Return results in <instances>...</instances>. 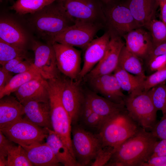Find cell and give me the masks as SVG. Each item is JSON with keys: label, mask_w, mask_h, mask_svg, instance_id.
<instances>
[{"label": "cell", "mask_w": 166, "mask_h": 166, "mask_svg": "<svg viewBox=\"0 0 166 166\" xmlns=\"http://www.w3.org/2000/svg\"><path fill=\"white\" fill-rule=\"evenodd\" d=\"M137 24L145 28L154 18L158 6L156 0H128L126 2Z\"/></svg>", "instance_id": "cb8c5ba5"}, {"label": "cell", "mask_w": 166, "mask_h": 166, "mask_svg": "<svg viewBox=\"0 0 166 166\" xmlns=\"http://www.w3.org/2000/svg\"><path fill=\"white\" fill-rule=\"evenodd\" d=\"M141 60L129 51L125 45L121 50L117 66L131 74L145 78Z\"/></svg>", "instance_id": "83f0119b"}, {"label": "cell", "mask_w": 166, "mask_h": 166, "mask_svg": "<svg viewBox=\"0 0 166 166\" xmlns=\"http://www.w3.org/2000/svg\"><path fill=\"white\" fill-rule=\"evenodd\" d=\"M34 67L33 62L28 58L19 63L14 68L12 73L17 74L24 73L29 71Z\"/></svg>", "instance_id": "ab89813d"}, {"label": "cell", "mask_w": 166, "mask_h": 166, "mask_svg": "<svg viewBox=\"0 0 166 166\" xmlns=\"http://www.w3.org/2000/svg\"><path fill=\"white\" fill-rule=\"evenodd\" d=\"M123 37L127 49L141 60L146 59L154 48L150 33L142 27L132 30Z\"/></svg>", "instance_id": "e0dca14e"}, {"label": "cell", "mask_w": 166, "mask_h": 166, "mask_svg": "<svg viewBox=\"0 0 166 166\" xmlns=\"http://www.w3.org/2000/svg\"><path fill=\"white\" fill-rule=\"evenodd\" d=\"M102 0L104 2L106 3H108L115 0Z\"/></svg>", "instance_id": "7dc6e473"}, {"label": "cell", "mask_w": 166, "mask_h": 166, "mask_svg": "<svg viewBox=\"0 0 166 166\" xmlns=\"http://www.w3.org/2000/svg\"><path fill=\"white\" fill-rule=\"evenodd\" d=\"M166 0H156V5L158 6L160 3Z\"/></svg>", "instance_id": "bcb514c9"}, {"label": "cell", "mask_w": 166, "mask_h": 166, "mask_svg": "<svg viewBox=\"0 0 166 166\" xmlns=\"http://www.w3.org/2000/svg\"><path fill=\"white\" fill-rule=\"evenodd\" d=\"M142 166H166V155L151 157Z\"/></svg>", "instance_id": "60d3db41"}, {"label": "cell", "mask_w": 166, "mask_h": 166, "mask_svg": "<svg viewBox=\"0 0 166 166\" xmlns=\"http://www.w3.org/2000/svg\"><path fill=\"white\" fill-rule=\"evenodd\" d=\"M57 0H17L10 7L20 15L34 14Z\"/></svg>", "instance_id": "f546056e"}, {"label": "cell", "mask_w": 166, "mask_h": 166, "mask_svg": "<svg viewBox=\"0 0 166 166\" xmlns=\"http://www.w3.org/2000/svg\"><path fill=\"white\" fill-rule=\"evenodd\" d=\"M103 26L88 23H75L67 27L48 42H55L85 49Z\"/></svg>", "instance_id": "9c48e42d"}, {"label": "cell", "mask_w": 166, "mask_h": 166, "mask_svg": "<svg viewBox=\"0 0 166 166\" xmlns=\"http://www.w3.org/2000/svg\"><path fill=\"white\" fill-rule=\"evenodd\" d=\"M52 129L67 147L74 157L71 143V123L61 98L62 77L48 80Z\"/></svg>", "instance_id": "3957f363"}, {"label": "cell", "mask_w": 166, "mask_h": 166, "mask_svg": "<svg viewBox=\"0 0 166 166\" xmlns=\"http://www.w3.org/2000/svg\"><path fill=\"white\" fill-rule=\"evenodd\" d=\"M41 76L34 67L26 72L14 76L9 82L0 91V99L14 93L23 85L32 79Z\"/></svg>", "instance_id": "f1b7e54d"}, {"label": "cell", "mask_w": 166, "mask_h": 166, "mask_svg": "<svg viewBox=\"0 0 166 166\" xmlns=\"http://www.w3.org/2000/svg\"><path fill=\"white\" fill-rule=\"evenodd\" d=\"M145 28L151 34L154 48L166 42V24L162 21L153 19Z\"/></svg>", "instance_id": "1f68e13d"}, {"label": "cell", "mask_w": 166, "mask_h": 166, "mask_svg": "<svg viewBox=\"0 0 166 166\" xmlns=\"http://www.w3.org/2000/svg\"><path fill=\"white\" fill-rule=\"evenodd\" d=\"M0 99V129H2L22 118L25 113L24 106L16 97L10 95Z\"/></svg>", "instance_id": "44dd1931"}, {"label": "cell", "mask_w": 166, "mask_h": 166, "mask_svg": "<svg viewBox=\"0 0 166 166\" xmlns=\"http://www.w3.org/2000/svg\"><path fill=\"white\" fill-rule=\"evenodd\" d=\"M125 45L120 37H111L105 53L96 66L83 78L85 81L112 73L117 66L121 50Z\"/></svg>", "instance_id": "5bb4252c"}, {"label": "cell", "mask_w": 166, "mask_h": 166, "mask_svg": "<svg viewBox=\"0 0 166 166\" xmlns=\"http://www.w3.org/2000/svg\"><path fill=\"white\" fill-rule=\"evenodd\" d=\"M85 101L93 111L105 121L126 109L124 104L112 102L91 90L85 92Z\"/></svg>", "instance_id": "d6986e66"}, {"label": "cell", "mask_w": 166, "mask_h": 166, "mask_svg": "<svg viewBox=\"0 0 166 166\" xmlns=\"http://www.w3.org/2000/svg\"><path fill=\"white\" fill-rule=\"evenodd\" d=\"M92 91L109 100L117 103H124L126 95L123 92L114 74L98 76L86 81Z\"/></svg>", "instance_id": "9a60e30c"}, {"label": "cell", "mask_w": 166, "mask_h": 166, "mask_svg": "<svg viewBox=\"0 0 166 166\" xmlns=\"http://www.w3.org/2000/svg\"><path fill=\"white\" fill-rule=\"evenodd\" d=\"M29 22L33 29L49 42L74 23L67 15L61 0H57L32 14Z\"/></svg>", "instance_id": "7a4b0ae2"}, {"label": "cell", "mask_w": 166, "mask_h": 166, "mask_svg": "<svg viewBox=\"0 0 166 166\" xmlns=\"http://www.w3.org/2000/svg\"><path fill=\"white\" fill-rule=\"evenodd\" d=\"M71 135L76 161L80 166L90 165L102 147L100 134L88 131L76 124L71 125Z\"/></svg>", "instance_id": "5b68a950"}, {"label": "cell", "mask_w": 166, "mask_h": 166, "mask_svg": "<svg viewBox=\"0 0 166 166\" xmlns=\"http://www.w3.org/2000/svg\"><path fill=\"white\" fill-rule=\"evenodd\" d=\"M124 103L131 118L141 127L151 131L157 121L158 110L147 91H140L128 94Z\"/></svg>", "instance_id": "8992f818"}, {"label": "cell", "mask_w": 166, "mask_h": 166, "mask_svg": "<svg viewBox=\"0 0 166 166\" xmlns=\"http://www.w3.org/2000/svg\"><path fill=\"white\" fill-rule=\"evenodd\" d=\"M32 49L34 52V66L40 75L46 80L57 77L60 72L57 65L55 51L52 44H44L33 42Z\"/></svg>", "instance_id": "4fadbf2b"}, {"label": "cell", "mask_w": 166, "mask_h": 166, "mask_svg": "<svg viewBox=\"0 0 166 166\" xmlns=\"http://www.w3.org/2000/svg\"><path fill=\"white\" fill-rule=\"evenodd\" d=\"M0 131V166H7L9 151L15 145Z\"/></svg>", "instance_id": "8d00e7d4"}, {"label": "cell", "mask_w": 166, "mask_h": 166, "mask_svg": "<svg viewBox=\"0 0 166 166\" xmlns=\"http://www.w3.org/2000/svg\"><path fill=\"white\" fill-rule=\"evenodd\" d=\"M141 127L131 118L126 109L121 111L105 122L100 133L102 147L117 149Z\"/></svg>", "instance_id": "277c9868"}, {"label": "cell", "mask_w": 166, "mask_h": 166, "mask_svg": "<svg viewBox=\"0 0 166 166\" xmlns=\"http://www.w3.org/2000/svg\"><path fill=\"white\" fill-rule=\"evenodd\" d=\"M158 55H166V42L154 47L148 57Z\"/></svg>", "instance_id": "ee69618b"}, {"label": "cell", "mask_w": 166, "mask_h": 166, "mask_svg": "<svg viewBox=\"0 0 166 166\" xmlns=\"http://www.w3.org/2000/svg\"><path fill=\"white\" fill-rule=\"evenodd\" d=\"M0 39L11 45L25 49L27 38L24 30L14 20L7 18L0 20Z\"/></svg>", "instance_id": "7402d4cb"}, {"label": "cell", "mask_w": 166, "mask_h": 166, "mask_svg": "<svg viewBox=\"0 0 166 166\" xmlns=\"http://www.w3.org/2000/svg\"><path fill=\"white\" fill-rule=\"evenodd\" d=\"M7 166H32L24 148L21 145H15L8 152Z\"/></svg>", "instance_id": "4dcf8cb0"}, {"label": "cell", "mask_w": 166, "mask_h": 166, "mask_svg": "<svg viewBox=\"0 0 166 166\" xmlns=\"http://www.w3.org/2000/svg\"><path fill=\"white\" fill-rule=\"evenodd\" d=\"M111 36L107 31L101 36L94 39L85 49L84 64L78 81L89 73L104 57L109 45Z\"/></svg>", "instance_id": "2e32d148"}, {"label": "cell", "mask_w": 166, "mask_h": 166, "mask_svg": "<svg viewBox=\"0 0 166 166\" xmlns=\"http://www.w3.org/2000/svg\"><path fill=\"white\" fill-rule=\"evenodd\" d=\"M157 139L141 127L119 146L105 166H142L151 157Z\"/></svg>", "instance_id": "6da1fadb"}, {"label": "cell", "mask_w": 166, "mask_h": 166, "mask_svg": "<svg viewBox=\"0 0 166 166\" xmlns=\"http://www.w3.org/2000/svg\"><path fill=\"white\" fill-rule=\"evenodd\" d=\"M103 10L105 25L111 37H123L130 31L140 27L126 3H114Z\"/></svg>", "instance_id": "30bf717a"}, {"label": "cell", "mask_w": 166, "mask_h": 166, "mask_svg": "<svg viewBox=\"0 0 166 166\" xmlns=\"http://www.w3.org/2000/svg\"><path fill=\"white\" fill-rule=\"evenodd\" d=\"M160 18L161 21L166 24V0L160 2Z\"/></svg>", "instance_id": "f6af8a7d"}, {"label": "cell", "mask_w": 166, "mask_h": 166, "mask_svg": "<svg viewBox=\"0 0 166 166\" xmlns=\"http://www.w3.org/2000/svg\"><path fill=\"white\" fill-rule=\"evenodd\" d=\"M150 132L157 139H166V114H163L160 120L156 122Z\"/></svg>", "instance_id": "f35d334b"}, {"label": "cell", "mask_w": 166, "mask_h": 166, "mask_svg": "<svg viewBox=\"0 0 166 166\" xmlns=\"http://www.w3.org/2000/svg\"><path fill=\"white\" fill-rule=\"evenodd\" d=\"M28 58L27 57H19L11 59L6 62L2 67L6 71L12 73L16 66L20 62Z\"/></svg>", "instance_id": "7bdbcfd3"}, {"label": "cell", "mask_w": 166, "mask_h": 166, "mask_svg": "<svg viewBox=\"0 0 166 166\" xmlns=\"http://www.w3.org/2000/svg\"><path fill=\"white\" fill-rule=\"evenodd\" d=\"M61 1L67 15L74 24L84 22L105 24L103 9L94 0Z\"/></svg>", "instance_id": "ba28073f"}, {"label": "cell", "mask_w": 166, "mask_h": 166, "mask_svg": "<svg viewBox=\"0 0 166 166\" xmlns=\"http://www.w3.org/2000/svg\"><path fill=\"white\" fill-rule=\"evenodd\" d=\"M105 121V120L93 111L85 101L77 124L88 131L100 134Z\"/></svg>", "instance_id": "4316f807"}, {"label": "cell", "mask_w": 166, "mask_h": 166, "mask_svg": "<svg viewBox=\"0 0 166 166\" xmlns=\"http://www.w3.org/2000/svg\"><path fill=\"white\" fill-rule=\"evenodd\" d=\"M46 143L58 161L65 166H80L67 147L53 130L49 129Z\"/></svg>", "instance_id": "d4e9b609"}, {"label": "cell", "mask_w": 166, "mask_h": 166, "mask_svg": "<svg viewBox=\"0 0 166 166\" xmlns=\"http://www.w3.org/2000/svg\"><path fill=\"white\" fill-rule=\"evenodd\" d=\"M22 56L27 57L25 49L11 45L0 39V63L2 66L11 59Z\"/></svg>", "instance_id": "836d02e7"}, {"label": "cell", "mask_w": 166, "mask_h": 166, "mask_svg": "<svg viewBox=\"0 0 166 166\" xmlns=\"http://www.w3.org/2000/svg\"><path fill=\"white\" fill-rule=\"evenodd\" d=\"M22 146L33 166H57L60 164L46 142Z\"/></svg>", "instance_id": "603a6c76"}, {"label": "cell", "mask_w": 166, "mask_h": 166, "mask_svg": "<svg viewBox=\"0 0 166 166\" xmlns=\"http://www.w3.org/2000/svg\"><path fill=\"white\" fill-rule=\"evenodd\" d=\"M155 108L166 114V85L162 84L154 87L147 91Z\"/></svg>", "instance_id": "d6a6232c"}, {"label": "cell", "mask_w": 166, "mask_h": 166, "mask_svg": "<svg viewBox=\"0 0 166 166\" xmlns=\"http://www.w3.org/2000/svg\"><path fill=\"white\" fill-rule=\"evenodd\" d=\"M14 93L22 105L32 101L49 102L48 80L41 76L26 82Z\"/></svg>", "instance_id": "ac0fdd59"}, {"label": "cell", "mask_w": 166, "mask_h": 166, "mask_svg": "<svg viewBox=\"0 0 166 166\" xmlns=\"http://www.w3.org/2000/svg\"><path fill=\"white\" fill-rule=\"evenodd\" d=\"M166 81V65L151 75L146 76L144 83V90L148 91L154 87L164 83Z\"/></svg>", "instance_id": "e575fe53"}, {"label": "cell", "mask_w": 166, "mask_h": 166, "mask_svg": "<svg viewBox=\"0 0 166 166\" xmlns=\"http://www.w3.org/2000/svg\"><path fill=\"white\" fill-rule=\"evenodd\" d=\"M57 68L64 76L78 81L81 71V52L74 47L53 42Z\"/></svg>", "instance_id": "7c38bea8"}, {"label": "cell", "mask_w": 166, "mask_h": 166, "mask_svg": "<svg viewBox=\"0 0 166 166\" xmlns=\"http://www.w3.org/2000/svg\"><path fill=\"white\" fill-rule=\"evenodd\" d=\"M12 72L6 71L2 67L0 68V91L9 82L13 76Z\"/></svg>", "instance_id": "b9f144b4"}, {"label": "cell", "mask_w": 166, "mask_h": 166, "mask_svg": "<svg viewBox=\"0 0 166 166\" xmlns=\"http://www.w3.org/2000/svg\"><path fill=\"white\" fill-rule=\"evenodd\" d=\"M117 149L111 146L102 147L90 165L105 166Z\"/></svg>", "instance_id": "d590c367"}, {"label": "cell", "mask_w": 166, "mask_h": 166, "mask_svg": "<svg viewBox=\"0 0 166 166\" xmlns=\"http://www.w3.org/2000/svg\"><path fill=\"white\" fill-rule=\"evenodd\" d=\"M0 131L9 140L21 146L43 143L49 133L48 128L38 126L24 117Z\"/></svg>", "instance_id": "52a82bcc"}, {"label": "cell", "mask_w": 166, "mask_h": 166, "mask_svg": "<svg viewBox=\"0 0 166 166\" xmlns=\"http://www.w3.org/2000/svg\"><path fill=\"white\" fill-rule=\"evenodd\" d=\"M23 105L25 118L38 126L53 130L49 102L32 101Z\"/></svg>", "instance_id": "ffe728a7"}, {"label": "cell", "mask_w": 166, "mask_h": 166, "mask_svg": "<svg viewBox=\"0 0 166 166\" xmlns=\"http://www.w3.org/2000/svg\"><path fill=\"white\" fill-rule=\"evenodd\" d=\"M146 60L148 69L151 72L160 70L166 65V55L150 56Z\"/></svg>", "instance_id": "74e56055"}, {"label": "cell", "mask_w": 166, "mask_h": 166, "mask_svg": "<svg viewBox=\"0 0 166 166\" xmlns=\"http://www.w3.org/2000/svg\"><path fill=\"white\" fill-rule=\"evenodd\" d=\"M113 72L123 90L127 91L128 94L144 90L145 78L132 75L118 66Z\"/></svg>", "instance_id": "484cf974"}, {"label": "cell", "mask_w": 166, "mask_h": 166, "mask_svg": "<svg viewBox=\"0 0 166 166\" xmlns=\"http://www.w3.org/2000/svg\"><path fill=\"white\" fill-rule=\"evenodd\" d=\"M61 98L63 106L70 117L71 125L77 123L85 99L79 85L80 81L62 77Z\"/></svg>", "instance_id": "8fae6325"}]
</instances>
